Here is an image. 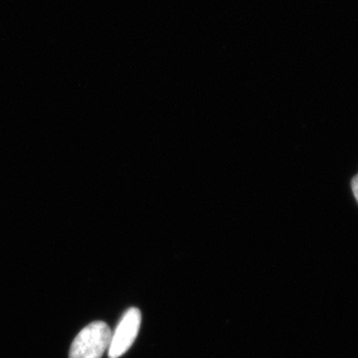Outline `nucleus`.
Returning <instances> with one entry per match:
<instances>
[{"mask_svg": "<svg viewBox=\"0 0 358 358\" xmlns=\"http://www.w3.org/2000/svg\"><path fill=\"white\" fill-rule=\"evenodd\" d=\"M112 331L103 322H94L84 327L71 345L69 358H102L109 350Z\"/></svg>", "mask_w": 358, "mask_h": 358, "instance_id": "f257e3e1", "label": "nucleus"}, {"mask_svg": "<svg viewBox=\"0 0 358 358\" xmlns=\"http://www.w3.org/2000/svg\"><path fill=\"white\" fill-rule=\"evenodd\" d=\"M141 324V313L136 308H129L122 315L115 333L112 334L109 346V357L120 358L124 355L138 336Z\"/></svg>", "mask_w": 358, "mask_h": 358, "instance_id": "f03ea898", "label": "nucleus"}, {"mask_svg": "<svg viewBox=\"0 0 358 358\" xmlns=\"http://www.w3.org/2000/svg\"><path fill=\"white\" fill-rule=\"evenodd\" d=\"M350 189H352L353 199H355L358 206V173L350 179Z\"/></svg>", "mask_w": 358, "mask_h": 358, "instance_id": "7ed1b4c3", "label": "nucleus"}]
</instances>
